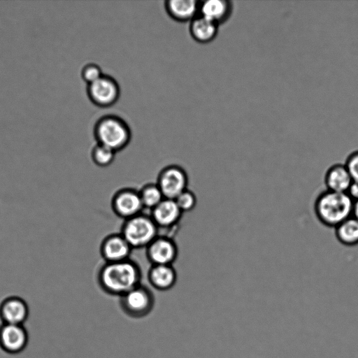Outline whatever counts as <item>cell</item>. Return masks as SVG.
<instances>
[{
	"mask_svg": "<svg viewBox=\"0 0 358 358\" xmlns=\"http://www.w3.org/2000/svg\"><path fill=\"white\" fill-rule=\"evenodd\" d=\"M28 343V334L23 325L3 324L0 327V347L6 352H22Z\"/></svg>",
	"mask_w": 358,
	"mask_h": 358,
	"instance_id": "cell-11",
	"label": "cell"
},
{
	"mask_svg": "<svg viewBox=\"0 0 358 358\" xmlns=\"http://www.w3.org/2000/svg\"><path fill=\"white\" fill-rule=\"evenodd\" d=\"M148 280L155 289L169 290L177 281V272L173 265H151L148 272Z\"/></svg>",
	"mask_w": 358,
	"mask_h": 358,
	"instance_id": "cell-15",
	"label": "cell"
},
{
	"mask_svg": "<svg viewBox=\"0 0 358 358\" xmlns=\"http://www.w3.org/2000/svg\"><path fill=\"white\" fill-rule=\"evenodd\" d=\"M352 216L358 220V200L354 201Z\"/></svg>",
	"mask_w": 358,
	"mask_h": 358,
	"instance_id": "cell-26",
	"label": "cell"
},
{
	"mask_svg": "<svg viewBox=\"0 0 358 358\" xmlns=\"http://www.w3.org/2000/svg\"><path fill=\"white\" fill-rule=\"evenodd\" d=\"M103 75L100 66L94 63H89L85 65L81 70L82 78L87 85L91 84Z\"/></svg>",
	"mask_w": 358,
	"mask_h": 358,
	"instance_id": "cell-23",
	"label": "cell"
},
{
	"mask_svg": "<svg viewBox=\"0 0 358 358\" xmlns=\"http://www.w3.org/2000/svg\"><path fill=\"white\" fill-rule=\"evenodd\" d=\"M189 178L186 171L179 165L171 164L164 167L158 173L156 184L164 198L175 199L188 189Z\"/></svg>",
	"mask_w": 358,
	"mask_h": 358,
	"instance_id": "cell-6",
	"label": "cell"
},
{
	"mask_svg": "<svg viewBox=\"0 0 358 358\" xmlns=\"http://www.w3.org/2000/svg\"><path fill=\"white\" fill-rule=\"evenodd\" d=\"M159 231L150 215L142 213L124 220L120 233L134 250L146 248L159 235Z\"/></svg>",
	"mask_w": 358,
	"mask_h": 358,
	"instance_id": "cell-4",
	"label": "cell"
},
{
	"mask_svg": "<svg viewBox=\"0 0 358 358\" xmlns=\"http://www.w3.org/2000/svg\"><path fill=\"white\" fill-rule=\"evenodd\" d=\"M352 179L344 164L336 163L326 170L324 175L325 189L346 193Z\"/></svg>",
	"mask_w": 358,
	"mask_h": 358,
	"instance_id": "cell-14",
	"label": "cell"
},
{
	"mask_svg": "<svg viewBox=\"0 0 358 358\" xmlns=\"http://www.w3.org/2000/svg\"><path fill=\"white\" fill-rule=\"evenodd\" d=\"M232 6L229 1L206 0L199 2V15L218 25L224 22L230 16Z\"/></svg>",
	"mask_w": 358,
	"mask_h": 358,
	"instance_id": "cell-17",
	"label": "cell"
},
{
	"mask_svg": "<svg viewBox=\"0 0 358 358\" xmlns=\"http://www.w3.org/2000/svg\"><path fill=\"white\" fill-rule=\"evenodd\" d=\"M354 201L347 193L327 189L320 192L313 202L316 219L323 226L334 229L352 216Z\"/></svg>",
	"mask_w": 358,
	"mask_h": 358,
	"instance_id": "cell-2",
	"label": "cell"
},
{
	"mask_svg": "<svg viewBox=\"0 0 358 358\" xmlns=\"http://www.w3.org/2000/svg\"><path fill=\"white\" fill-rule=\"evenodd\" d=\"M199 2L196 0H167L165 8L169 15L177 21H191L198 15Z\"/></svg>",
	"mask_w": 358,
	"mask_h": 358,
	"instance_id": "cell-16",
	"label": "cell"
},
{
	"mask_svg": "<svg viewBox=\"0 0 358 358\" xmlns=\"http://www.w3.org/2000/svg\"><path fill=\"white\" fill-rule=\"evenodd\" d=\"M28 315V306L20 297L9 296L0 304V317L3 324L23 325Z\"/></svg>",
	"mask_w": 358,
	"mask_h": 358,
	"instance_id": "cell-13",
	"label": "cell"
},
{
	"mask_svg": "<svg viewBox=\"0 0 358 358\" xmlns=\"http://www.w3.org/2000/svg\"><path fill=\"white\" fill-rule=\"evenodd\" d=\"M87 93L94 105L107 108L117 102L120 95V89L115 78L103 74L96 81L87 85Z\"/></svg>",
	"mask_w": 358,
	"mask_h": 358,
	"instance_id": "cell-7",
	"label": "cell"
},
{
	"mask_svg": "<svg viewBox=\"0 0 358 358\" xmlns=\"http://www.w3.org/2000/svg\"><path fill=\"white\" fill-rule=\"evenodd\" d=\"M346 166L352 180L358 181V150L353 151L346 158Z\"/></svg>",
	"mask_w": 358,
	"mask_h": 358,
	"instance_id": "cell-24",
	"label": "cell"
},
{
	"mask_svg": "<svg viewBox=\"0 0 358 358\" xmlns=\"http://www.w3.org/2000/svg\"><path fill=\"white\" fill-rule=\"evenodd\" d=\"M150 212V215L159 229L175 227L180 221L183 213L174 199L166 198Z\"/></svg>",
	"mask_w": 358,
	"mask_h": 358,
	"instance_id": "cell-12",
	"label": "cell"
},
{
	"mask_svg": "<svg viewBox=\"0 0 358 358\" xmlns=\"http://www.w3.org/2000/svg\"><path fill=\"white\" fill-rule=\"evenodd\" d=\"M110 206L113 213L124 220L142 213L144 208L138 190L131 187H124L115 192Z\"/></svg>",
	"mask_w": 358,
	"mask_h": 358,
	"instance_id": "cell-8",
	"label": "cell"
},
{
	"mask_svg": "<svg viewBox=\"0 0 358 358\" xmlns=\"http://www.w3.org/2000/svg\"><path fill=\"white\" fill-rule=\"evenodd\" d=\"M96 279L104 292L121 296L141 284L142 271L139 265L131 259L105 262L98 270Z\"/></svg>",
	"mask_w": 358,
	"mask_h": 358,
	"instance_id": "cell-1",
	"label": "cell"
},
{
	"mask_svg": "<svg viewBox=\"0 0 358 358\" xmlns=\"http://www.w3.org/2000/svg\"><path fill=\"white\" fill-rule=\"evenodd\" d=\"M133 248L121 234L106 236L101 242L99 252L105 262H117L130 259Z\"/></svg>",
	"mask_w": 358,
	"mask_h": 358,
	"instance_id": "cell-10",
	"label": "cell"
},
{
	"mask_svg": "<svg viewBox=\"0 0 358 358\" xmlns=\"http://www.w3.org/2000/svg\"><path fill=\"white\" fill-rule=\"evenodd\" d=\"M94 136L97 143L117 152L128 145L131 132L129 126L122 118L115 115H107L96 122Z\"/></svg>",
	"mask_w": 358,
	"mask_h": 358,
	"instance_id": "cell-3",
	"label": "cell"
},
{
	"mask_svg": "<svg viewBox=\"0 0 358 358\" xmlns=\"http://www.w3.org/2000/svg\"><path fill=\"white\" fill-rule=\"evenodd\" d=\"M123 311L132 317L140 318L148 315L153 309L155 297L152 292L140 284L120 296Z\"/></svg>",
	"mask_w": 358,
	"mask_h": 358,
	"instance_id": "cell-5",
	"label": "cell"
},
{
	"mask_svg": "<svg viewBox=\"0 0 358 358\" xmlns=\"http://www.w3.org/2000/svg\"><path fill=\"white\" fill-rule=\"evenodd\" d=\"M349 196L354 201L358 200V181L352 180L347 192Z\"/></svg>",
	"mask_w": 358,
	"mask_h": 358,
	"instance_id": "cell-25",
	"label": "cell"
},
{
	"mask_svg": "<svg viewBox=\"0 0 358 358\" xmlns=\"http://www.w3.org/2000/svg\"><path fill=\"white\" fill-rule=\"evenodd\" d=\"M116 152L110 148L96 143L91 152L93 162L100 167H106L110 165L115 157Z\"/></svg>",
	"mask_w": 358,
	"mask_h": 358,
	"instance_id": "cell-21",
	"label": "cell"
},
{
	"mask_svg": "<svg viewBox=\"0 0 358 358\" xmlns=\"http://www.w3.org/2000/svg\"><path fill=\"white\" fill-rule=\"evenodd\" d=\"M336 239L341 245L353 247L358 245V220L351 216L334 229Z\"/></svg>",
	"mask_w": 358,
	"mask_h": 358,
	"instance_id": "cell-19",
	"label": "cell"
},
{
	"mask_svg": "<svg viewBox=\"0 0 358 358\" xmlns=\"http://www.w3.org/2000/svg\"><path fill=\"white\" fill-rule=\"evenodd\" d=\"M174 200L182 213L192 210L197 203L195 194L189 189L180 193Z\"/></svg>",
	"mask_w": 358,
	"mask_h": 358,
	"instance_id": "cell-22",
	"label": "cell"
},
{
	"mask_svg": "<svg viewBox=\"0 0 358 358\" xmlns=\"http://www.w3.org/2000/svg\"><path fill=\"white\" fill-rule=\"evenodd\" d=\"M138 192L143 208L150 210L155 208L164 199L156 182L144 185Z\"/></svg>",
	"mask_w": 358,
	"mask_h": 358,
	"instance_id": "cell-20",
	"label": "cell"
},
{
	"mask_svg": "<svg viewBox=\"0 0 358 358\" xmlns=\"http://www.w3.org/2000/svg\"><path fill=\"white\" fill-rule=\"evenodd\" d=\"M217 31L218 24L202 15H198L190 21V34L199 43L210 42L215 38Z\"/></svg>",
	"mask_w": 358,
	"mask_h": 358,
	"instance_id": "cell-18",
	"label": "cell"
},
{
	"mask_svg": "<svg viewBox=\"0 0 358 358\" xmlns=\"http://www.w3.org/2000/svg\"><path fill=\"white\" fill-rule=\"evenodd\" d=\"M151 265H173L178 255L175 241L166 235L157 236L145 248Z\"/></svg>",
	"mask_w": 358,
	"mask_h": 358,
	"instance_id": "cell-9",
	"label": "cell"
}]
</instances>
